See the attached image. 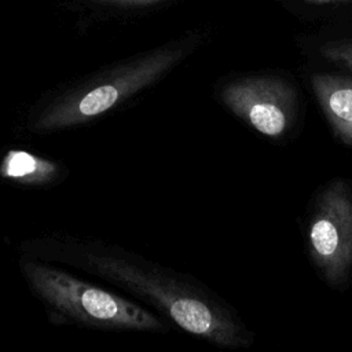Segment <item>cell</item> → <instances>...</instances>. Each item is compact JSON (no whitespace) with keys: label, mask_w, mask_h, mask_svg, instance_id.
Returning a JSON list of instances; mask_svg holds the SVG:
<instances>
[{"label":"cell","mask_w":352,"mask_h":352,"mask_svg":"<svg viewBox=\"0 0 352 352\" xmlns=\"http://www.w3.org/2000/svg\"><path fill=\"white\" fill-rule=\"evenodd\" d=\"M19 250L106 280L148 302L188 334L214 345L242 348L252 342L249 331L236 316L192 276L117 243L54 232L23 241Z\"/></svg>","instance_id":"1"},{"label":"cell","mask_w":352,"mask_h":352,"mask_svg":"<svg viewBox=\"0 0 352 352\" xmlns=\"http://www.w3.org/2000/svg\"><path fill=\"white\" fill-rule=\"evenodd\" d=\"M195 45V37H180L50 89L28 107L19 129L47 135L87 125L158 82Z\"/></svg>","instance_id":"2"},{"label":"cell","mask_w":352,"mask_h":352,"mask_svg":"<svg viewBox=\"0 0 352 352\" xmlns=\"http://www.w3.org/2000/svg\"><path fill=\"white\" fill-rule=\"evenodd\" d=\"M18 268L30 293L56 326L102 331L164 333L168 326L150 309L81 279L55 263L21 253Z\"/></svg>","instance_id":"3"},{"label":"cell","mask_w":352,"mask_h":352,"mask_svg":"<svg viewBox=\"0 0 352 352\" xmlns=\"http://www.w3.org/2000/svg\"><path fill=\"white\" fill-rule=\"evenodd\" d=\"M309 256L330 286L342 285L352 271V191L341 180L318 197L307 226Z\"/></svg>","instance_id":"4"},{"label":"cell","mask_w":352,"mask_h":352,"mask_svg":"<svg viewBox=\"0 0 352 352\" xmlns=\"http://www.w3.org/2000/svg\"><path fill=\"white\" fill-rule=\"evenodd\" d=\"M219 100L238 118L271 139L287 133L297 110L296 91L275 76L232 80L220 88Z\"/></svg>","instance_id":"5"},{"label":"cell","mask_w":352,"mask_h":352,"mask_svg":"<svg viewBox=\"0 0 352 352\" xmlns=\"http://www.w3.org/2000/svg\"><path fill=\"white\" fill-rule=\"evenodd\" d=\"M311 85L334 135L352 146V77L316 73Z\"/></svg>","instance_id":"6"},{"label":"cell","mask_w":352,"mask_h":352,"mask_svg":"<svg viewBox=\"0 0 352 352\" xmlns=\"http://www.w3.org/2000/svg\"><path fill=\"white\" fill-rule=\"evenodd\" d=\"M66 168L51 158L21 148H8L0 155V177L25 187H50L66 177Z\"/></svg>","instance_id":"7"},{"label":"cell","mask_w":352,"mask_h":352,"mask_svg":"<svg viewBox=\"0 0 352 352\" xmlns=\"http://www.w3.org/2000/svg\"><path fill=\"white\" fill-rule=\"evenodd\" d=\"M320 54L327 60L352 70V40L327 43L320 48Z\"/></svg>","instance_id":"8"},{"label":"cell","mask_w":352,"mask_h":352,"mask_svg":"<svg viewBox=\"0 0 352 352\" xmlns=\"http://www.w3.org/2000/svg\"><path fill=\"white\" fill-rule=\"evenodd\" d=\"M100 6L107 7H116V8H142V7H150L158 3H162L165 0H91Z\"/></svg>","instance_id":"9"},{"label":"cell","mask_w":352,"mask_h":352,"mask_svg":"<svg viewBox=\"0 0 352 352\" xmlns=\"http://www.w3.org/2000/svg\"><path fill=\"white\" fill-rule=\"evenodd\" d=\"M309 4H327V3H337V1H346V0H302Z\"/></svg>","instance_id":"10"}]
</instances>
